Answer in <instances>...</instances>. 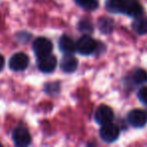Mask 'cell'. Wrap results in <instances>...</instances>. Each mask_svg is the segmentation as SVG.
Returning <instances> with one entry per match:
<instances>
[{
  "label": "cell",
  "instance_id": "1",
  "mask_svg": "<svg viewBox=\"0 0 147 147\" xmlns=\"http://www.w3.org/2000/svg\"><path fill=\"white\" fill-rule=\"evenodd\" d=\"M97 42L90 35H83L76 42V49L82 55H90L96 51Z\"/></svg>",
  "mask_w": 147,
  "mask_h": 147
},
{
  "label": "cell",
  "instance_id": "2",
  "mask_svg": "<svg viewBox=\"0 0 147 147\" xmlns=\"http://www.w3.org/2000/svg\"><path fill=\"white\" fill-rule=\"evenodd\" d=\"M32 49L37 57H42L51 53L53 43L47 37H37L32 43Z\"/></svg>",
  "mask_w": 147,
  "mask_h": 147
},
{
  "label": "cell",
  "instance_id": "3",
  "mask_svg": "<svg viewBox=\"0 0 147 147\" xmlns=\"http://www.w3.org/2000/svg\"><path fill=\"white\" fill-rule=\"evenodd\" d=\"M120 134V129L116 124H113L112 122L108 124L102 125L100 129V137L104 142L112 143L116 141Z\"/></svg>",
  "mask_w": 147,
  "mask_h": 147
},
{
  "label": "cell",
  "instance_id": "4",
  "mask_svg": "<svg viewBox=\"0 0 147 147\" xmlns=\"http://www.w3.org/2000/svg\"><path fill=\"white\" fill-rule=\"evenodd\" d=\"M29 59L25 53H14L9 59V67L14 71H22L28 67Z\"/></svg>",
  "mask_w": 147,
  "mask_h": 147
},
{
  "label": "cell",
  "instance_id": "5",
  "mask_svg": "<svg viewBox=\"0 0 147 147\" xmlns=\"http://www.w3.org/2000/svg\"><path fill=\"white\" fill-rule=\"evenodd\" d=\"M114 119V112L107 105H101L95 112V121L100 125L111 123Z\"/></svg>",
  "mask_w": 147,
  "mask_h": 147
},
{
  "label": "cell",
  "instance_id": "6",
  "mask_svg": "<svg viewBox=\"0 0 147 147\" xmlns=\"http://www.w3.org/2000/svg\"><path fill=\"white\" fill-rule=\"evenodd\" d=\"M12 139L13 142L16 146L18 147H24L30 144L31 137L29 132L24 127H17L13 130L12 133Z\"/></svg>",
  "mask_w": 147,
  "mask_h": 147
},
{
  "label": "cell",
  "instance_id": "7",
  "mask_svg": "<svg viewBox=\"0 0 147 147\" xmlns=\"http://www.w3.org/2000/svg\"><path fill=\"white\" fill-rule=\"evenodd\" d=\"M127 119H128L130 125H132L133 127L141 128V127L145 126L147 122V113H145L142 110H139V109H134L128 113Z\"/></svg>",
  "mask_w": 147,
  "mask_h": 147
},
{
  "label": "cell",
  "instance_id": "8",
  "mask_svg": "<svg viewBox=\"0 0 147 147\" xmlns=\"http://www.w3.org/2000/svg\"><path fill=\"white\" fill-rule=\"evenodd\" d=\"M57 57L51 53V55H45V57H38L37 67H38L40 71L49 74L55 71V67H57Z\"/></svg>",
  "mask_w": 147,
  "mask_h": 147
},
{
  "label": "cell",
  "instance_id": "9",
  "mask_svg": "<svg viewBox=\"0 0 147 147\" xmlns=\"http://www.w3.org/2000/svg\"><path fill=\"white\" fill-rule=\"evenodd\" d=\"M123 13L131 17L137 18V17H140V15H142L143 9L142 6L135 0H125Z\"/></svg>",
  "mask_w": 147,
  "mask_h": 147
},
{
  "label": "cell",
  "instance_id": "10",
  "mask_svg": "<svg viewBox=\"0 0 147 147\" xmlns=\"http://www.w3.org/2000/svg\"><path fill=\"white\" fill-rule=\"evenodd\" d=\"M59 49L65 55H73L76 49V42L69 35H63L59 40Z\"/></svg>",
  "mask_w": 147,
  "mask_h": 147
},
{
  "label": "cell",
  "instance_id": "11",
  "mask_svg": "<svg viewBox=\"0 0 147 147\" xmlns=\"http://www.w3.org/2000/svg\"><path fill=\"white\" fill-rule=\"evenodd\" d=\"M78 67V59L73 55H65L61 61V69L67 74H71Z\"/></svg>",
  "mask_w": 147,
  "mask_h": 147
},
{
  "label": "cell",
  "instance_id": "12",
  "mask_svg": "<svg viewBox=\"0 0 147 147\" xmlns=\"http://www.w3.org/2000/svg\"><path fill=\"white\" fill-rule=\"evenodd\" d=\"M132 29L137 34H146L147 33V18L137 17L132 22Z\"/></svg>",
  "mask_w": 147,
  "mask_h": 147
},
{
  "label": "cell",
  "instance_id": "13",
  "mask_svg": "<svg viewBox=\"0 0 147 147\" xmlns=\"http://www.w3.org/2000/svg\"><path fill=\"white\" fill-rule=\"evenodd\" d=\"M125 0H106V9L112 13H123Z\"/></svg>",
  "mask_w": 147,
  "mask_h": 147
},
{
  "label": "cell",
  "instance_id": "14",
  "mask_svg": "<svg viewBox=\"0 0 147 147\" xmlns=\"http://www.w3.org/2000/svg\"><path fill=\"white\" fill-rule=\"evenodd\" d=\"M132 79L135 84H144L147 82V73L142 69H137L132 75Z\"/></svg>",
  "mask_w": 147,
  "mask_h": 147
},
{
  "label": "cell",
  "instance_id": "15",
  "mask_svg": "<svg viewBox=\"0 0 147 147\" xmlns=\"http://www.w3.org/2000/svg\"><path fill=\"white\" fill-rule=\"evenodd\" d=\"M75 1L79 6L88 11H93L96 8H98L97 0H75Z\"/></svg>",
  "mask_w": 147,
  "mask_h": 147
},
{
  "label": "cell",
  "instance_id": "16",
  "mask_svg": "<svg viewBox=\"0 0 147 147\" xmlns=\"http://www.w3.org/2000/svg\"><path fill=\"white\" fill-rule=\"evenodd\" d=\"M99 28L104 33L111 32L113 29V21L111 19L107 18V17H102L99 20Z\"/></svg>",
  "mask_w": 147,
  "mask_h": 147
},
{
  "label": "cell",
  "instance_id": "17",
  "mask_svg": "<svg viewBox=\"0 0 147 147\" xmlns=\"http://www.w3.org/2000/svg\"><path fill=\"white\" fill-rule=\"evenodd\" d=\"M79 28L82 31H85V32H91L93 30V25L90 21L83 20L79 23Z\"/></svg>",
  "mask_w": 147,
  "mask_h": 147
},
{
  "label": "cell",
  "instance_id": "18",
  "mask_svg": "<svg viewBox=\"0 0 147 147\" xmlns=\"http://www.w3.org/2000/svg\"><path fill=\"white\" fill-rule=\"evenodd\" d=\"M138 99L143 104H147V87H143L138 91Z\"/></svg>",
  "mask_w": 147,
  "mask_h": 147
},
{
  "label": "cell",
  "instance_id": "19",
  "mask_svg": "<svg viewBox=\"0 0 147 147\" xmlns=\"http://www.w3.org/2000/svg\"><path fill=\"white\" fill-rule=\"evenodd\" d=\"M3 67H4V57L0 55V71H2Z\"/></svg>",
  "mask_w": 147,
  "mask_h": 147
}]
</instances>
